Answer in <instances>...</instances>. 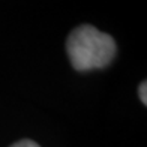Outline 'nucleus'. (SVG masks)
I'll return each mask as SVG.
<instances>
[{"label":"nucleus","mask_w":147,"mask_h":147,"mask_svg":"<svg viewBox=\"0 0 147 147\" xmlns=\"http://www.w3.org/2000/svg\"><path fill=\"white\" fill-rule=\"evenodd\" d=\"M66 53L77 71L101 69L113 62L116 42L110 35L84 24L71 32L66 41Z\"/></svg>","instance_id":"obj_1"},{"label":"nucleus","mask_w":147,"mask_h":147,"mask_svg":"<svg viewBox=\"0 0 147 147\" xmlns=\"http://www.w3.org/2000/svg\"><path fill=\"white\" fill-rule=\"evenodd\" d=\"M138 95H140L141 102H143L144 105H147V84H146V81H143L141 84H140V87H138Z\"/></svg>","instance_id":"obj_2"},{"label":"nucleus","mask_w":147,"mask_h":147,"mask_svg":"<svg viewBox=\"0 0 147 147\" xmlns=\"http://www.w3.org/2000/svg\"><path fill=\"white\" fill-rule=\"evenodd\" d=\"M11 147H39V144L35 143V141H32V140H21V141L12 144Z\"/></svg>","instance_id":"obj_3"}]
</instances>
